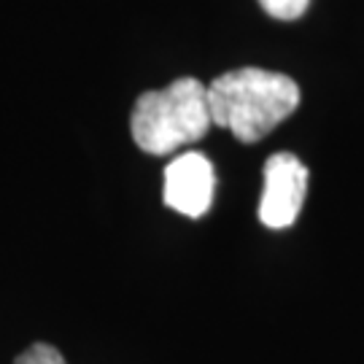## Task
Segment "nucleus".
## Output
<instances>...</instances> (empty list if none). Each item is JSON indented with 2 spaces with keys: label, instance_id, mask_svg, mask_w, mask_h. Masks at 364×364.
<instances>
[{
  "label": "nucleus",
  "instance_id": "obj_1",
  "mask_svg": "<svg viewBox=\"0 0 364 364\" xmlns=\"http://www.w3.org/2000/svg\"><path fill=\"white\" fill-rule=\"evenodd\" d=\"M210 119L240 144H257L289 119L299 105V87L284 73L237 68L208 84Z\"/></svg>",
  "mask_w": 364,
  "mask_h": 364
},
{
  "label": "nucleus",
  "instance_id": "obj_2",
  "mask_svg": "<svg viewBox=\"0 0 364 364\" xmlns=\"http://www.w3.org/2000/svg\"><path fill=\"white\" fill-rule=\"evenodd\" d=\"M213 127L208 105V84L178 78L165 90L144 92L132 108V141L146 154H173L197 144Z\"/></svg>",
  "mask_w": 364,
  "mask_h": 364
},
{
  "label": "nucleus",
  "instance_id": "obj_3",
  "mask_svg": "<svg viewBox=\"0 0 364 364\" xmlns=\"http://www.w3.org/2000/svg\"><path fill=\"white\" fill-rule=\"evenodd\" d=\"M308 192V168L299 156L278 151L264 162V189L259 200V221L270 230H287L297 221Z\"/></svg>",
  "mask_w": 364,
  "mask_h": 364
},
{
  "label": "nucleus",
  "instance_id": "obj_4",
  "mask_svg": "<svg viewBox=\"0 0 364 364\" xmlns=\"http://www.w3.org/2000/svg\"><path fill=\"white\" fill-rule=\"evenodd\" d=\"M213 189H216V176L208 156L186 151L165 168V189H162L165 205L189 219H200L210 208Z\"/></svg>",
  "mask_w": 364,
  "mask_h": 364
},
{
  "label": "nucleus",
  "instance_id": "obj_5",
  "mask_svg": "<svg viewBox=\"0 0 364 364\" xmlns=\"http://www.w3.org/2000/svg\"><path fill=\"white\" fill-rule=\"evenodd\" d=\"M259 6L270 14L273 19H284V22H294L302 14L308 11L311 0H259Z\"/></svg>",
  "mask_w": 364,
  "mask_h": 364
},
{
  "label": "nucleus",
  "instance_id": "obj_6",
  "mask_svg": "<svg viewBox=\"0 0 364 364\" xmlns=\"http://www.w3.org/2000/svg\"><path fill=\"white\" fill-rule=\"evenodd\" d=\"M14 364H65V359H63V353L57 351L54 346H49V343H36V346H30L27 351L19 353Z\"/></svg>",
  "mask_w": 364,
  "mask_h": 364
}]
</instances>
